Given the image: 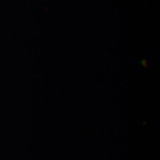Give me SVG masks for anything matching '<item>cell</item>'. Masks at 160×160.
Instances as JSON below:
<instances>
[]
</instances>
